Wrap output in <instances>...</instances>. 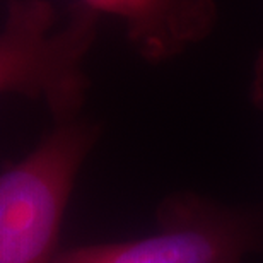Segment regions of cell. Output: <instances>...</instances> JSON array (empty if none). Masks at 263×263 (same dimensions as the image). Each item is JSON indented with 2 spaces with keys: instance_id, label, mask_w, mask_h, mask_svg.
Wrapping results in <instances>:
<instances>
[{
  "instance_id": "6da1fadb",
  "label": "cell",
  "mask_w": 263,
  "mask_h": 263,
  "mask_svg": "<svg viewBox=\"0 0 263 263\" xmlns=\"http://www.w3.org/2000/svg\"><path fill=\"white\" fill-rule=\"evenodd\" d=\"M98 19L76 4L59 28L48 0H12L0 31V94L43 101L59 122L77 118L87 89L84 60Z\"/></svg>"
},
{
  "instance_id": "7a4b0ae2",
  "label": "cell",
  "mask_w": 263,
  "mask_h": 263,
  "mask_svg": "<svg viewBox=\"0 0 263 263\" xmlns=\"http://www.w3.org/2000/svg\"><path fill=\"white\" fill-rule=\"evenodd\" d=\"M94 125L59 122L0 173V263H53L76 178L96 142Z\"/></svg>"
},
{
  "instance_id": "3957f363",
  "label": "cell",
  "mask_w": 263,
  "mask_h": 263,
  "mask_svg": "<svg viewBox=\"0 0 263 263\" xmlns=\"http://www.w3.org/2000/svg\"><path fill=\"white\" fill-rule=\"evenodd\" d=\"M159 215L154 234L62 251L53 263H243L258 238L248 217L193 195L170 198Z\"/></svg>"
},
{
  "instance_id": "277c9868",
  "label": "cell",
  "mask_w": 263,
  "mask_h": 263,
  "mask_svg": "<svg viewBox=\"0 0 263 263\" xmlns=\"http://www.w3.org/2000/svg\"><path fill=\"white\" fill-rule=\"evenodd\" d=\"M99 15L123 24L142 59L166 62L185 53L212 33L217 23L214 0H77Z\"/></svg>"
},
{
  "instance_id": "5b68a950",
  "label": "cell",
  "mask_w": 263,
  "mask_h": 263,
  "mask_svg": "<svg viewBox=\"0 0 263 263\" xmlns=\"http://www.w3.org/2000/svg\"><path fill=\"white\" fill-rule=\"evenodd\" d=\"M250 96L255 106L263 109V51L256 57L253 73H251V86H250Z\"/></svg>"
}]
</instances>
